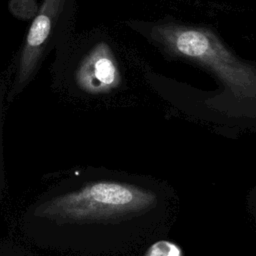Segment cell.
Segmentation results:
<instances>
[{
    "label": "cell",
    "instance_id": "1",
    "mask_svg": "<svg viewBox=\"0 0 256 256\" xmlns=\"http://www.w3.org/2000/svg\"><path fill=\"white\" fill-rule=\"evenodd\" d=\"M155 201V194L142 187L99 181L45 202L35 215L57 222H95L142 212Z\"/></svg>",
    "mask_w": 256,
    "mask_h": 256
},
{
    "label": "cell",
    "instance_id": "2",
    "mask_svg": "<svg viewBox=\"0 0 256 256\" xmlns=\"http://www.w3.org/2000/svg\"><path fill=\"white\" fill-rule=\"evenodd\" d=\"M65 0H44L35 16L23 44L17 75L16 88H21L35 73L51 31L62 11Z\"/></svg>",
    "mask_w": 256,
    "mask_h": 256
},
{
    "label": "cell",
    "instance_id": "3",
    "mask_svg": "<svg viewBox=\"0 0 256 256\" xmlns=\"http://www.w3.org/2000/svg\"><path fill=\"white\" fill-rule=\"evenodd\" d=\"M75 79L78 87L92 95L108 93L120 85L121 74L111 48L96 44L80 62Z\"/></svg>",
    "mask_w": 256,
    "mask_h": 256
},
{
    "label": "cell",
    "instance_id": "4",
    "mask_svg": "<svg viewBox=\"0 0 256 256\" xmlns=\"http://www.w3.org/2000/svg\"><path fill=\"white\" fill-rule=\"evenodd\" d=\"M146 256H182V254L175 244L168 241H159L149 248Z\"/></svg>",
    "mask_w": 256,
    "mask_h": 256
}]
</instances>
